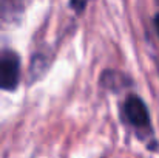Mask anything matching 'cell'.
<instances>
[{
  "label": "cell",
  "mask_w": 159,
  "mask_h": 158,
  "mask_svg": "<svg viewBox=\"0 0 159 158\" xmlns=\"http://www.w3.org/2000/svg\"><path fill=\"white\" fill-rule=\"evenodd\" d=\"M20 81L19 57L12 53L0 56V89L14 90Z\"/></svg>",
  "instance_id": "7a4b0ae2"
},
{
  "label": "cell",
  "mask_w": 159,
  "mask_h": 158,
  "mask_svg": "<svg viewBox=\"0 0 159 158\" xmlns=\"http://www.w3.org/2000/svg\"><path fill=\"white\" fill-rule=\"evenodd\" d=\"M124 116L134 129H150V113L145 103L138 95H130L124 103Z\"/></svg>",
  "instance_id": "6da1fadb"
},
{
  "label": "cell",
  "mask_w": 159,
  "mask_h": 158,
  "mask_svg": "<svg viewBox=\"0 0 159 158\" xmlns=\"http://www.w3.org/2000/svg\"><path fill=\"white\" fill-rule=\"evenodd\" d=\"M155 26H156V31H158V34H159V12H158V16L155 17Z\"/></svg>",
  "instance_id": "3957f363"
},
{
  "label": "cell",
  "mask_w": 159,
  "mask_h": 158,
  "mask_svg": "<svg viewBox=\"0 0 159 158\" xmlns=\"http://www.w3.org/2000/svg\"><path fill=\"white\" fill-rule=\"evenodd\" d=\"M70 6H73V8H84L85 3H70Z\"/></svg>",
  "instance_id": "277c9868"
}]
</instances>
